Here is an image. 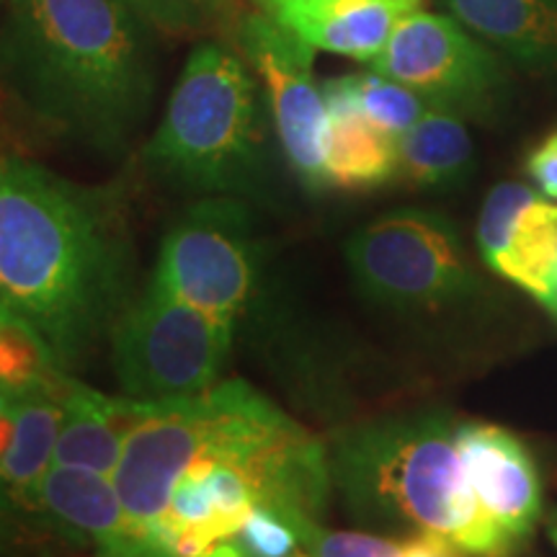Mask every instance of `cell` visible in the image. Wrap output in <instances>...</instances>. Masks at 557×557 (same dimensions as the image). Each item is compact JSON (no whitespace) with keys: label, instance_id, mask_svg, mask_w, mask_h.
I'll return each mask as SVG.
<instances>
[{"label":"cell","instance_id":"9","mask_svg":"<svg viewBox=\"0 0 557 557\" xmlns=\"http://www.w3.org/2000/svg\"><path fill=\"white\" fill-rule=\"evenodd\" d=\"M235 41L263 83L271 120L289 169L308 191L329 189L323 143L329 127L323 86L312 73L315 50L261 9L235 21Z\"/></svg>","mask_w":557,"mask_h":557},{"label":"cell","instance_id":"8","mask_svg":"<svg viewBox=\"0 0 557 557\" xmlns=\"http://www.w3.org/2000/svg\"><path fill=\"white\" fill-rule=\"evenodd\" d=\"M256 256L248 209L238 199L212 197L194 205L169 230L156 278L191 308L235 329L256 289Z\"/></svg>","mask_w":557,"mask_h":557},{"label":"cell","instance_id":"23","mask_svg":"<svg viewBox=\"0 0 557 557\" xmlns=\"http://www.w3.org/2000/svg\"><path fill=\"white\" fill-rule=\"evenodd\" d=\"M406 545L364 532H331L315 527L305 542L302 557H403Z\"/></svg>","mask_w":557,"mask_h":557},{"label":"cell","instance_id":"26","mask_svg":"<svg viewBox=\"0 0 557 557\" xmlns=\"http://www.w3.org/2000/svg\"><path fill=\"white\" fill-rule=\"evenodd\" d=\"M26 398V393H16V389L0 385V416L11 413V410L18 408V403Z\"/></svg>","mask_w":557,"mask_h":557},{"label":"cell","instance_id":"17","mask_svg":"<svg viewBox=\"0 0 557 557\" xmlns=\"http://www.w3.org/2000/svg\"><path fill=\"white\" fill-rule=\"evenodd\" d=\"M62 382L65 377L32 389L13 410L16 434L9 455L0 459V524L16 511L37 513V491L45 472L52 468L62 421Z\"/></svg>","mask_w":557,"mask_h":557},{"label":"cell","instance_id":"30","mask_svg":"<svg viewBox=\"0 0 557 557\" xmlns=\"http://www.w3.org/2000/svg\"><path fill=\"white\" fill-rule=\"evenodd\" d=\"M5 320H9V315H3V312H0V325H3Z\"/></svg>","mask_w":557,"mask_h":557},{"label":"cell","instance_id":"15","mask_svg":"<svg viewBox=\"0 0 557 557\" xmlns=\"http://www.w3.org/2000/svg\"><path fill=\"white\" fill-rule=\"evenodd\" d=\"M62 421L52 465L114 478L132 429L143 416V403L109 398L78 380L62 382Z\"/></svg>","mask_w":557,"mask_h":557},{"label":"cell","instance_id":"18","mask_svg":"<svg viewBox=\"0 0 557 557\" xmlns=\"http://www.w3.org/2000/svg\"><path fill=\"white\" fill-rule=\"evenodd\" d=\"M465 29L521 65L557 67V0H438Z\"/></svg>","mask_w":557,"mask_h":557},{"label":"cell","instance_id":"3","mask_svg":"<svg viewBox=\"0 0 557 557\" xmlns=\"http://www.w3.org/2000/svg\"><path fill=\"white\" fill-rule=\"evenodd\" d=\"M457 429L436 410L364 423L336 438L331 478L359 519L434 534L472 557H508L519 542L478 504Z\"/></svg>","mask_w":557,"mask_h":557},{"label":"cell","instance_id":"27","mask_svg":"<svg viewBox=\"0 0 557 557\" xmlns=\"http://www.w3.org/2000/svg\"><path fill=\"white\" fill-rule=\"evenodd\" d=\"M545 308L553 312V315L557 318V267H555V274H553V282H549V292H547V297H545Z\"/></svg>","mask_w":557,"mask_h":557},{"label":"cell","instance_id":"10","mask_svg":"<svg viewBox=\"0 0 557 557\" xmlns=\"http://www.w3.org/2000/svg\"><path fill=\"white\" fill-rule=\"evenodd\" d=\"M369 67L403 83L429 107L457 116L491 111L504 88L496 54L457 18L421 9L395 26L385 50Z\"/></svg>","mask_w":557,"mask_h":557},{"label":"cell","instance_id":"22","mask_svg":"<svg viewBox=\"0 0 557 557\" xmlns=\"http://www.w3.org/2000/svg\"><path fill=\"white\" fill-rule=\"evenodd\" d=\"M344 81L361 114L395 137L406 135L421 120L423 111L429 109V103L421 96L403 86V83L380 75L377 70L344 75Z\"/></svg>","mask_w":557,"mask_h":557},{"label":"cell","instance_id":"7","mask_svg":"<svg viewBox=\"0 0 557 557\" xmlns=\"http://www.w3.org/2000/svg\"><path fill=\"white\" fill-rule=\"evenodd\" d=\"M354 282L372 302L398 310L444 308L478 287L455 222L429 209H395L346 243Z\"/></svg>","mask_w":557,"mask_h":557},{"label":"cell","instance_id":"19","mask_svg":"<svg viewBox=\"0 0 557 557\" xmlns=\"http://www.w3.org/2000/svg\"><path fill=\"white\" fill-rule=\"evenodd\" d=\"M398 173L421 189H451L472 173V139L462 116L429 107L398 137Z\"/></svg>","mask_w":557,"mask_h":557},{"label":"cell","instance_id":"25","mask_svg":"<svg viewBox=\"0 0 557 557\" xmlns=\"http://www.w3.org/2000/svg\"><path fill=\"white\" fill-rule=\"evenodd\" d=\"M403 557H462V549L447 540L434 537V534H418V537L406 542Z\"/></svg>","mask_w":557,"mask_h":557},{"label":"cell","instance_id":"14","mask_svg":"<svg viewBox=\"0 0 557 557\" xmlns=\"http://www.w3.org/2000/svg\"><path fill=\"white\" fill-rule=\"evenodd\" d=\"M423 0H259V9L312 50L372 65L395 26Z\"/></svg>","mask_w":557,"mask_h":557},{"label":"cell","instance_id":"2","mask_svg":"<svg viewBox=\"0 0 557 557\" xmlns=\"http://www.w3.org/2000/svg\"><path fill=\"white\" fill-rule=\"evenodd\" d=\"M145 29L122 0H9L0 62L41 120L120 148L156 88Z\"/></svg>","mask_w":557,"mask_h":557},{"label":"cell","instance_id":"5","mask_svg":"<svg viewBox=\"0 0 557 557\" xmlns=\"http://www.w3.org/2000/svg\"><path fill=\"white\" fill-rule=\"evenodd\" d=\"M261 124L259 88L246 58L207 41L186 60L145 156L181 186L240 194L261 176Z\"/></svg>","mask_w":557,"mask_h":557},{"label":"cell","instance_id":"6","mask_svg":"<svg viewBox=\"0 0 557 557\" xmlns=\"http://www.w3.org/2000/svg\"><path fill=\"white\" fill-rule=\"evenodd\" d=\"M233 331L152 276L111 331V359L124 398L186 400L220 385Z\"/></svg>","mask_w":557,"mask_h":557},{"label":"cell","instance_id":"13","mask_svg":"<svg viewBox=\"0 0 557 557\" xmlns=\"http://www.w3.org/2000/svg\"><path fill=\"white\" fill-rule=\"evenodd\" d=\"M457 449L478 504L521 542L540 519L542 485L524 442L487 423H459Z\"/></svg>","mask_w":557,"mask_h":557},{"label":"cell","instance_id":"28","mask_svg":"<svg viewBox=\"0 0 557 557\" xmlns=\"http://www.w3.org/2000/svg\"><path fill=\"white\" fill-rule=\"evenodd\" d=\"M549 534H553V542L557 545V517L553 519V527H549Z\"/></svg>","mask_w":557,"mask_h":557},{"label":"cell","instance_id":"11","mask_svg":"<svg viewBox=\"0 0 557 557\" xmlns=\"http://www.w3.org/2000/svg\"><path fill=\"white\" fill-rule=\"evenodd\" d=\"M478 248L487 269L545 302L557 267V205L524 184H498L480 209Z\"/></svg>","mask_w":557,"mask_h":557},{"label":"cell","instance_id":"20","mask_svg":"<svg viewBox=\"0 0 557 557\" xmlns=\"http://www.w3.org/2000/svg\"><path fill=\"white\" fill-rule=\"evenodd\" d=\"M315 527L318 519L292 508L259 504L227 540L238 547L240 557H302Z\"/></svg>","mask_w":557,"mask_h":557},{"label":"cell","instance_id":"12","mask_svg":"<svg viewBox=\"0 0 557 557\" xmlns=\"http://www.w3.org/2000/svg\"><path fill=\"white\" fill-rule=\"evenodd\" d=\"M37 513L101 557H173L132 524L114 480L99 472L52 465L39 483Z\"/></svg>","mask_w":557,"mask_h":557},{"label":"cell","instance_id":"21","mask_svg":"<svg viewBox=\"0 0 557 557\" xmlns=\"http://www.w3.org/2000/svg\"><path fill=\"white\" fill-rule=\"evenodd\" d=\"M150 29L169 37H207L235 24V0H122Z\"/></svg>","mask_w":557,"mask_h":557},{"label":"cell","instance_id":"16","mask_svg":"<svg viewBox=\"0 0 557 557\" xmlns=\"http://www.w3.org/2000/svg\"><path fill=\"white\" fill-rule=\"evenodd\" d=\"M329 127L323 143L325 184L336 189H374L398 173V137L361 114L344 78L323 86Z\"/></svg>","mask_w":557,"mask_h":557},{"label":"cell","instance_id":"24","mask_svg":"<svg viewBox=\"0 0 557 557\" xmlns=\"http://www.w3.org/2000/svg\"><path fill=\"white\" fill-rule=\"evenodd\" d=\"M527 171L545 197L557 199V148L555 145L545 143L540 150H534L527 160Z\"/></svg>","mask_w":557,"mask_h":557},{"label":"cell","instance_id":"1","mask_svg":"<svg viewBox=\"0 0 557 557\" xmlns=\"http://www.w3.org/2000/svg\"><path fill=\"white\" fill-rule=\"evenodd\" d=\"M129 289V240L114 199L0 152V312L65 374L111 336Z\"/></svg>","mask_w":557,"mask_h":557},{"label":"cell","instance_id":"4","mask_svg":"<svg viewBox=\"0 0 557 557\" xmlns=\"http://www.w3.org/2000/svg\"><path fill=\"white\" fill-rule=\"evenodd\" d=\"M297 431L302 426L259 389L227 380L197 398L143 403V416L111 480L132 524L158 545L160 519L186 470L212 457L271 447Z\"/></svg>","mask_w":557,"mask_h":557},{"label":"cell","instance_id":"29","mask_svg":"<svg viewBox=\"0 0 557 557\" xmlns=\"http://www.w3.org/2000/svg\"><path fill=\"white\" fill-rule=\"evenodd\" d=\"M547 143H549V145H555V148H557V132H555V135H553V137H549V139H547Z\"/></svg>","mask_w":557,"mask_h":557}]
</instances>
